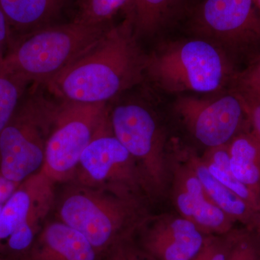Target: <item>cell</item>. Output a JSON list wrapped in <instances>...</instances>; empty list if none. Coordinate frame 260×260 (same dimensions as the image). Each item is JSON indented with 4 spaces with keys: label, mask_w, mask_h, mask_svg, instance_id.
I'll return each instance as SVG.
<instances>
[{
    "label": "cell",
    "mask_w": 260,
    "mask_h": 260,
    "mask_svg": "<svg viewBox=\"0 0 260 260\" xmlns=\"http://www.w3.org/2000/svg\"><path fill=\"white\" fill-rule=\"evenodd\" d=\"M181 156L199 178L210 199L220 210L235 222L255 225L257 217L255 208L213 177L201 158L190 152L183 153Z\"/></svg>",
    "instance_id": "obj_15"
},
{
    "label": "cell",
    "mask_w": 260,
    "mask_h": 260,
    "mask_svg": "<svg viewBox=\"0 0 260 260\" xmlns=\"http://www.w3.org/2000/svg\"><path fill=\"white\" fill-rule=\"evenodd\" d=\"M245 90H246V89H245ZM249 91H250V90H249ZM250 92H251V93L256 94V95H257L258 96L260 97V91H259V92H252V91H250Z\"/></svg>",
    "instance_id": "obj_31"
},
{
    "label": "cell",
    "mask_w": 260,
    "mask_h": 260,
    "mask_svg": "<svg viewBox=\"0 0 260 260\" xmlns=\"http://www.w3.org/2000/svg\"><path fill=\"white\" fill-rule=\"evenodd\" d=\"M235 88L243 98L251 133L260 144V97L245 89Z\"/></svg>",
    "instance_id": "obj_24"
},
{
    "label": "cell",
    "mask_w": 260,
    "mask_h": 260,
    "mask_svg": "<svg viewBox=\"0 0 260 260\" xmlns=\"http://www.w3.org/2000/svg\"><path fill=\"white\" fill-rule=\"evenodd\" d=\"M13 43L11 28L0 8V63L3 62Z\"/></svg>",
    "instance_id": "obj_26"
},
{
    "label": "cell",
    "mask_w": 260,
    "mask_h": 260,
    "mask_svg": "<svg viewBox=\"0 0 260 260\" xmlns=\"http://www.w3.org/2000/svg\"><path fill=\"white\" fill-rule=\"evenodd\" d=\"M174 0H133L131 13L136 35L153 34L161 25Z\"/></svg>",
    "instance_id": "obj_20"
},
{
    "label": "cell",
    "mask_w": 260,
    "mask_h": 260,
    "mask_svg": "<svg viewBox=\"0 0 260 260\" xmlns=\"http://www.w3.org/2000/svg\"><path fill=\"white\" fill-rule=\"evenodd\" d=\"M109 23L47 25L18 38L4 64L27 83L47 84L100 39Z\"/></svg>",
    "instance_id": "obj_2"
},
{
    "label": "cell",
    "mask_w": 260,
    "mask_h": 260,
    "mask_svg": "<svg viewBox=\"0 0 260 260\" xmlns=\"http://www.w3.org/2000/svg\"><path fill=\"white\" fill-rule=\"evenodd\" d=\"M174 107L195 139L208 148L228 145L250 127L245 104L236 88L215 99L180 97Z\"/></svg>",
    "instance_id": "obj_8"
},
{
    "label": "cell",
    "mask_w": 260,
    "mask_h": 260,
    "mask_svg": "<svg viewBox=\"0 0 260 260\" xmlns=\"http://www.w3.org/2000/svg\"><path fill=\"white\" fill-rule=\"evenodd\" d=\"M134 193L111 186L82 185L63 200L59 218L88 239L99 254H107L140 225Z\"/></svg>",
    "instance_id": "obj_3"
},
{
    "label": "cell",
    "mask_w": 260,
    "mask_h": 260,
    "mask_svg": "<svg viewBox=\"0 0 260 260\" xmlns=\"http://www.w3.org/2000/svg\"><path fill=\"white\" fill-rule=\"evenodd\" d=\"M62 0H0L13 43L18 38L49 25L61 9Z\"/></svg>",
    "instance_id": "obj_16"
},
{
    "label": "cell",
    "mask_w": 260,
    "mask_h": 260,
    "mask_svg": "<svg viewBox=\"0 0 260 260\" xmlns=\"http://www.w3.org/2000/svg\"><path fill=\"white\" fill-rule=\"evenodd\" d=\"M0 260H8V259H4V258L0 257Z\"/></svg>",
    "instance_id": "obj_32"
},
{
    "label": "cell",
    "mask_w": 260,
    "mask_h": 260,
    "mask_svg": "<svg viewBox=\"0 0 260 260\" xmlns=\"http://www.w3.org/2000/svg\"><path fill=\"white\" fill-rule=\"evenodd\" d=\"M139 245L155 260H191L208 235L183 217L166 216L145 225Z\"/></svg>",
    "instance_id": "obj_12"
},
{
    "label": "cell",
    "mask_w": 260,
    "mask_h": 260,
    "mask_svg": "<svg viewBox=\"0 0 260 260\" xmlns=\"http://www.w3.org/2000/svg\"><path fill=\"white\" fill-rule=\"evenodd\" d=\"M133 0H80L74 21L86 25L109 23L121 10H129Z\"/></svg>",
    "instance_id": "obj_21"
},
{
    "label": "cell",
    "mask_w": 260,
    "mask_h": 260,
    "mask_svg": "<svg viewBox=\"0 0 260 260\" xmlns=\"http://www.w3.org/2000/svg\"><path fill=\"white\" fill-rule=\"evenodd\" d=\"M255 225L256 227H257L258 232H259V234H260V203H259V209H258L257 217H256Z\"/></svg>",
    "instance_id": "obj_29"
},
{
    "label": "cell",
    "mask_w": 260,
    "mask_h": 260,
    "mask_svg": "<svg viewBox=\"0 0 260 260\" xmlns=\"http://www.w3.org/2000/svg\"><path fill=\"white\" fill-rule=\"evenodd\" d=\"M18 184L0 175V213L5 203L9 199Z\"/></svg>",
    "instance_id": "obj_28"
},
{
    "label": "cell",
    "mask_w": 260,
    "mask_h": 260,
    "mask_svg": "<svg viewBox=\"0 0 260 260\" xmlns=\"http://www.w3.org/2000/svg\"><path fill=\"white\" fill-rule=\"evenodd\" d=\"M239 231H232L224 235H208L204 246L191 260H226Z\"/></svg>",
    "instance_id": "obj_22"
},
{
    "label": "cell",
    "mask_w": 260,
    "mask_h": 260,
    "mask_svg": "<svg viewBox=\"0 0 260 260\" xmlns=\"http://www.w3.org/2000/svg\"><path fill=\"white\" fill-rule=\"evenodd\" d=\"M197 25L204 35L236 52L260 45V13L254 0H205Z\"/></svg>",
    "instance_id": "obj_10"
},
{
    "label": "cell",
    "mask_w": 260,
    "mask_h": 260,
    "mask_svg": "<svg viewBox=\"0 0 260 260\" xmlns=\"http://www.w3.org/2000/svg\"><path fill=\"white\" fill-rule=\"evenodd\" d=\"M145 75L168 93H213L225 86L233 69L213 43L194 39L172 43L146 56Z\"/></svg>",
    "instance_id": "obj_4"
},
{
    "label": "cell",
    "mask_w": 260,
    "mask_h": 260,
    "mask_svg": "<svg viewBox=\"0 0 260 260\" xmlns=\"http://www.w3.org/2000/svg\"><path fill=\"white\" fill-rule=\"evenodd\" d=\"M133 234L122 238L109 249L106 260H155L133 240Z\"/></svg>",
    "instance_id": "obj_23"
},
{
    "label": "cell",
    "mask_w": 260,
    "mask_h": 260,
    "mask_svg": "<svg viewBox=\"0 0 260 260\" xmlns=\"http://www.w3.org/2000/svg\"><path fill=\"white\" fill-rule=\"evenodd\" d=\"M202 160L213 177L228 189L246 200L258 212L260 198L234 177L231 169L228 145L208 148Z\"/></svg>",
    "instance_id": "obj_18"
},
{
    "label": "cell",
    "mask_w": 260,
    "mask_h": 260,
    "mask_svg": "<svg viewBox=\"0 0 260 260\" xmlns=\"http://www.w3.org/2000/svg\"><path fill=\"white\" fill-rule=\"evenodd\" d=\"M52 182L38 172L18 184L0 213V246L25 224L39 227V222L50 208Z\"/></svg>",
    "instance_id": "obj_13"
},
{
    "label": "cell",
    "mask_w": 260,
    "mask_h": 260,
    "mask_svg": "<svg viewBox=\"0 0 260 260\" xmlns=\"http://www.w3.org/2000/svg\"><path fill=\"white\" fill-rule=\"evenodd\" d=\"M250 234L239 232L226 260H244Z\"/></svg>",
    "instance_id": "obj_27"
},
{
    "label": "cell",
    "mask_w": 260,
    "mask_h": 260,
    "mask_svg": "<svg viewBox=\"0 0 260 260\" xmlns=\"http://www.w3.org/2000/svg\"><path fill=\"white\" fill-rule=\"evenodd\" d=\"M100 256L81 233L59 220L37 234L24 260H99Z\"/></svg>",
    "instance_id": "obj_14"
},
{
    "label": "cell",
    "mask_w": 260,
    "mask_h": 260,
    "mask_svg": "<svg viewBox=\"0 0 260 260\" xmlns=\"http://www.w3.org/2000/svg\"><path fill=\"white\" fill-rule=\"evenodd\" d=\"M109 115L107 104L61 101L56 104L40 171L52 181L78 167L83 150Z\"/></svg>",
    "instance_id": "obj_6"
},
{
    "label": "cell",
    "mask_w": 260,
    "mask_h": 260,
    "mask_svg": "<svg viewBox=\"0 0 260 260\" xmlns=\"http://www.w3.org/2000/svg\"><path fill=\"white\" fill-rule=\"evenodd\" d=\"M146 56L127 11L120 24L110 26L47 86L61 101L107 104L143 80Z\"/></svg>",
    "instance_id": "obj_1"
},
{
    "label": "cell",
    "mask_w": 260,
    "mask_h": 260,
    "mask_svg": "<svg viewBox=\"0 0 260 260\" xmlns=\"http://www.w3.org/2000/svg\"><path fill=\"white\" fill-rule=\"evenodd\" d=\"M236 87L252 92L260 91V59L235 78Z\"/></svg>",
    "instance_id": "obj_25"
},
{
    "label": "cell",
    "mask_w": 260,
    "mask_h": 260,
    "mask_svg": "<svg viewBox=\"0 0 260 260\" xmlns=\"http://www.w3.org/2000/svg\"><path fill=\"white\" fill-rule=\"evenodd\" d=\"M114 135L135 159L150 191L164 190L168 162L161 131L153 114L143 105L127 103L110 114Z\"/></svg>",
    "instance_id": "obj_7"
},
{
    "label": "cell",
    "mask_w": 260,
    "mask_h": 260,
    "mask_svg": "<svg viewBox=\"0 0 260 260\" xmlns=\"http://www.w3.org/2000/svg\"><path fill=\"white\" fill-rule=\"evenodd\" d=\"M228 148L234 177L260 198V144L250 127L237 135Z\"/></svg>",
    "instance_id": "obj_17"
},
{
    "label": "cell",
    "mask_w": 260,
    "mask_h": 260,
    "mask_svg": "<svg viewBox=\"0 0 260 260\" xmlns=\"http://www.w3.org/2000/svg\"><path fill=\"white\" fill-rule=\"evenodd\" d=\"M254 2H255L256 7H257L260 13V0H254Z\"/></svg>",
    "instance_id": "obj_30"
},
{
    "label": "cell",
    "mask_w": 260,
    "mask_h": 260,
    "mask_svg": "<svg viewBox=\"0 0 260 260\" xmlns=\"http://www.w3.org/2000/svg\"><path fill=\"white\" fill-rule=\"evenodd\" d=\"M78 166L83 185L150 191L138 164L113 133L110 114L83 150Z\"/></svg>",
    "instance_id": "obj_9"
},
{
    "label": "cell",
    "mask_w": 260,
    "mask_h": 260,
    "mask_svg": "<svg viewBox=\"0 0 260 260\" xmlns=\"http://www.w3.org/2000/svg\"><path fill=\"white\" fill-rule=\"evenodd\" d=\"M173 197L180 216L195 224L206 235H224L235 223L205 191L199 178L181 157L173 161Z\"/></svg>",
    "instance_id": "obj_11"
},
{
    "label": "cell",
    "mask_w": 260,
    "mask_h": 260,
    "mask_svg": "<svg viewBox=\"0 0 260 260\" xmlns=\"http://www.w3.org/2000/svg\"><path fill=\"white\" fill-rule=\"evenodd\" d=\"M56 105L41 94L24 96L0 134V175L20 184L42 168Z\"/></svg>",
    "instance_id": "obj_5"
},
{
    "label": "cell",
    "mask_w": 260,
    "mask_h": 260,
    "mask_svg": "<svg viewBox=\"0 0 260 260\" xmlns=\"http://www.w3.org/2000/svg\"><path fill=\"white\" fill-rule=\"evenodd\" d=\"M28 83L0 63V134L25 96Z\"/></svg>",
    "instance_id": "obj_19"
}]
</instances>
